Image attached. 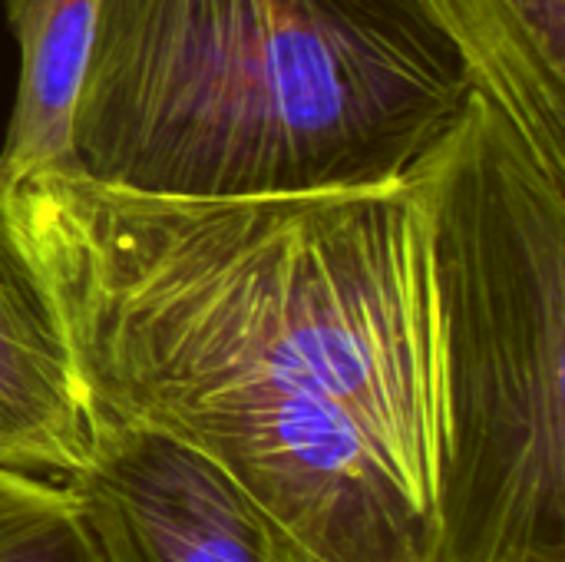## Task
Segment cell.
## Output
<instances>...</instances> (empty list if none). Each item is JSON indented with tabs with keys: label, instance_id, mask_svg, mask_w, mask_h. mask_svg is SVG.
<instances>
[{
	"label": "cell",
	"instance_id": "cell-1",
	"mask_svg": "<svg viewBox=\"0 0 565 562\" xmlns=\"http://www.w3.org/2000/svg\"><path fill=\"white\" fill-rule=\"evenodd\" d=\"M86 417L228 474L291 562H430L444 321L424 189H10Z\"/></svg>",
	"mask_w": 565,
	"mask_h": 562
},
{
	"label": "cell",
	"instance_id": "cell-4",
	"mask_svg": "<svg viewBox=\"0 0 565 562\" xmlns=\"http://www.w3.org/2000/svg\"><path fill=\"white\" fill-rule=\"evenodd\" d=\"M70 484L109 562H291L228 474L156 431L89 414Z\"/></svg>",
	"mask_w": 565,
	"mask_h": 562
},
{
	"label": "cell",
	"instance_id": "cell-7",
	"mask_svg": "<svg viewBox=\"0 0 565 562\" xmlns=\"http://www.w3.org/2000/svg\"><path fill=\"white\" fill-rule=\"evenodd\" d=\"M20 53L17 93L0 146V185L76 172L73 103L89 60L99 0H3Z\"/></svg>",
	"mask_w": 565,
	"mask_h": 562
},
{
	"label": "cell",
	"instance_id": "cell-2",
	"mask_svg": "<svg viewBox=\"0 0 565 562\" xmlns=\"http://www.w3.org/2000/svg\"><path fill=\"white\" fill-rule=\"evenodd\" d=\"M470 93L424 0H99L73 162L159 199L391 185Z\"/></svg>",
	"mask_w": 565,
	"mask_h": 562
},
{
	"label": "cell",
	"instance_id": "cell-6",
	"mask_svg": "<svg viewBox=\"0 0 565 562\" xmlns=\"http://www.w3.org/2000/svg\"><path fill=\"white\" fill-rule=\"evenodd\" d=\"M490 99L565 182V0H424Z\"/></svg>",
	"mask_w": 565,
	"mask_h": 562
},
{
	"label": "cell",
	"instance_id": "cell-5",
	"mask_svg": "<svg viewBox=\"0 0 565 562\" xmlns=\"http://www.w3.org/2000/svg\"><path fill=\"white\" fill-rule=\"evenodd\" d=\"M86 454V404L0 185V467L70 480Z\"/></svg>",
	"mask_w": 565,
	"mask_h": 562
},
{
	"label": "cell",
	"instance_id": "cell-3",
	"mask_svg": "<svg viewBox=\"0 0 565 562\" xmlns=\"http://www.w3.org/2000/svg\"><path fill=\"white\" fill-rule=\"evenodd\" d=\"M414 176L444 321L430 562H565V182L480 93Z\"/></svg>",
	"mask_w": 565,
	"mask_h": 562
},
{
	"label": "cell",
	"instance_id": "cell-8",
	"mask_svg": "<svg viewBox=\"0 0 565 562\" xmlns=\"http://www.w3.org/2000/svg\"><path fill=\"white\" fill-rule=\"evenodd\" d=\"M0 562H109L70 480L0 467Z\"/></svg>",
	"mask_w": 565,
	"mask_h": 562
}]
</instances>
